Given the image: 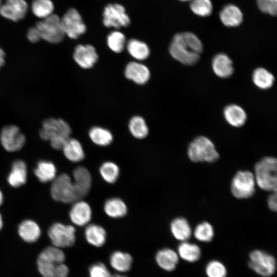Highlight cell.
<instances>
[{"label": "cell", "instance_id": "1", "mask_svg": "<svg viewBox=\"0 0 277 277\" xmlns=\"http://www.w3.org/2000/svg\"><path fill=\"white\" fill-rule=\"evenodd\" d=\"M169 51L171 56L177 62L185 66H192L199 62L203 51V45L193 33L181 32L173 37Z\"/></svg>", "mask_w": 277, "mask_h": 277}, {"label": "cell", "instance_id": "2", "mask_svg": "<svg viewBox=\"0 0 277 277\" xmlns=\"http://www.w3.org/2000/svg\"><path fill=\"white\" fill-rule=\"evenodd\" d=\"M62 249L54 246L46 248L38 255L37 268L43 277H68L69 269L64 262Z\"/></svg>", "mask_w": 277, "mask_h": 277}, {"label": "cell", "instance_id": "3", "mask_svg": "<svg viewBox=\"0 0 277 277\" xmlns=\"http://www.w3.org/2000/svg\"><path fill=\"white\" fill-rule=\"evenodd\" d=\"M71 132L70 127L65 121L50 118L43 122L39 135L42 140L49 141L52 148L61 150L70 138Z\"/></svg>", "mask_w": 277, "mask_h": 277}, {"label": "cell", "instance_id": "4", "mask_svg": "<svg viewBox=\"0 0 277 277\" xmlns=\"http://www.w3.org/2000/svg\"><path fill=\"white\" fill-rule=\"evenodd\" d=\"M255 182L262 189L276 191L277 161L271 156L264 157L254 166Z\"/></svg>", "mask_w": 277, "mask_h": 277}, {"label": "cell", "instance_id": "5", "mask_svg": "<svg viewBox=\"0 0 277 277\" xmlns=\"http://www.w3.org/2000/svg\"><path fill=\"white\" fill-rule=\"evenodd\" d=\"M187 155L189 159L195 163H212L219 158V154L213 142L203 135L197 136L189 144Z\"/></svg>", "mask_w": 277, "mask_h": 277}, {"label": "cell", "instance_id": "6", "mask_svg": "<svg viewBox=\"0 0 277 277\" xmlns=\"http://www.w3.org/2000/svg\"><path fill=\"white\" fill-rule=\"evenodd\" d=\"M51 195L56 201L72 203L80 200L77 192L70 176L62 173L52 181Z\"/></svg>", "mask_w": 277, "mask_h": 277}, {"label": "cell", "instance_id": "7", "mask_svg": "<svg viewBox=\"0 0 277 277\" xmlns=\"http://www.w3.org/2000/svg\"><path fill=\"white\" fill-rule=\"evenodd\" d=\"M249 258V267L258 275L263 277H270L275 273L276 262L271 254L256 249L250 252Z\"/></svg>", "mask_w": 277, "mask_h": 277}, {"label": "cell", "instance_id": "8", "mask_svg": "<svg viewBox=\"0 0 277 277\" xmlns=\"http://www.w3.org/2000/svg\"><path fill=\"white\" fill-rule=\"evenodd\" d=\"M40 32L42 39L52 44L62 42L65 34L63 31L61 18L55 14L39 21L35 25Z\"/></svg>", "mask_w": 277, "mask_h": 277}, {"label": "cell", "instance_id": "9", "mask_svg": "<svg viewBox=\"0 0 277 277\" xmlns=\"http://www.w3.org/2000/svg\"><path fill=\"white\" fill-rule=\"evenodd\" d=\"M255 183L254 174L251 172L238 171L231 181V192L238 199L249 198L255 192Z\"/></svg>", "mask_w": 277, "mask_h": 277}, {"label": "cell", "instance_id": "10", "mask_svg": "<svg viewBox=\"0 0 277 277\" xmlns=\"http://www.w3.org/2000/svg\"><path fill=\"white\" fill-rule=\"evenodd\" d=\"M52 245L61 249L72 246L75 242V229L70 225L55 223L48 229Z\"/></svg>", "mask_w": 277, "mask_h": 277}, {"label": "cell", "instance_id": "11", "mask_svg": "<svg viewBox=\"0 0 277 277\" xmlns=\"http://www.w3.org/2000/svg\"><path fill=\"white\" fill-rule=\"evenodd\" d=\"M61 22L65 35L71 39H76L86 32L82 18L74 8L69 9L61 18Z\"/></svg>", "mask_w": 277, "mask_h": 277}, {"label": "cell", "instance_id": "12", "mask_svg": "<svg viewBox=\"0 0 277 277\" xmlns=\"http://www.w3.org/2000/svg\"><path fill=\"white\" fill-rule=\"evenodd\" d=\"M103 22L107 27H113L119 29L127 27L130 23L125 8L118 4H108L104 8Z\"/></svg>", "mask_w": 277, "mask_h": 277}, {"label": "cell", "instance_id": "13", "mask_svg": "<svg viewBox=\"0 0 277 277\" xmlns=\"http://www.w3.org/2000/svg\"><path fill=\"white\" fill-rule=\"evenodd\" d=\"M25 140L24 135L16 126H5L1 131V144L9 152H15L21 149L25 144Z\"/></svg>", "mask_w": 277, "mask_h": 277}, {"label": "cell", "instance_id": "14", "mask_svg": "<svg viewBox=\"0 0 277 277\" xmlns=\"http://www.w3.org/2000/svg\"><path fill=\"white\" fill-rule=\"evenodd\" d=\"M28 4L25 0H5L0 6V15L13 22H18L26 15Z\"/></svg>", "mask_w": 277, "mask_h": 277}, {"label": "cell", "instance_id": "15", "mask_svg": "<svg viewBox=\"0 0 277 277\" xmlns=\"http://www.w3.org/2000/svg\"><path fill=\"white\" fill-rule=\"evenodd\" d=\"M69 212L71 222L78 226L87 225L91 220L92 211L90 205L81 200L73 203Z\"/></svg>", "mask_w": 277, "mask_h": 277}, {"label": "cell", "instance_id": "16", "mask_svg": "<svg viewBox=\"0 0 277 277\" xmlns=\"http://www.w3.org/2000/svg\"><path fill=\"white\" fill-rule=\"evenodd\" d=\"M75 62L82 68L89 69L97 62L98 56L95 48L91 45H78L73 52Z\"/></svg>", "mask_w": 277, "mask_h": 277}, {"label": "cell", "instance_id": "17", "mask_svg": "<svg viewBox=\"0 0 277 277\" xmlns=\"http://www.w3.org/2000/svg\"><path fill=\"white\" fill-rule=\"evenodd\" d=\"M211 67L214 73L221 78H228L234 72L232 61L225 53H219L213 57Z\"/></svg>", "mask_w": 277, "mask_h": 277}, {"label": "cell", "instance_id": "18", "mask_svg": "<svg viewBox=\"0 0 277 277\" xmlns=\"http://www.w3.org/2000/svg\"><path fill=\"white\" fill-rule=\"evenodd\" d=\"M73 183L80 200L89 192L92 185V177L88 170L84 167L78 166L73 172Z\"/></svg>", "mask_w": 277, "mask_h": 277}, {"label": "cell", "instance_id": "19", "mask_svg": "<svg viewBox=\"0 0 277 277\" xmlns=\"http://www.w3.org/2000/svg\"><path fill=\"white\" fill-rule=\"evenodd\" d=\"M125 75L127 78L134 83L143 85L149 80L150 72L145 65L136 62H131L129 63L125 68Z\"/></svg>", "mask_w": 277, "mask_h": 277}, {"label": "cell", "instance_id": "20", "mask_svg": "<svg viewBox=\"0 0 277 277\" xmlns=\"http://www.w3.org/2000/svg\"><path fill=\"white\" fill-rule=\"evenodd\" d=\"M219 17L223 24L228 27L239 26L243 21V14L241 9L231 4L225 5L221 9Z\"/></svg>", "mask_w": 277, "mask_h": 277}, {"label": "cell", "instance_id": "21", "mask_svg": "<svg viewBox=\"0 0 277 277\" xmlns=\"http://www.w3.org/2000/svg\"><path fill=\"white\" fill-rule=\"evenodd\" d=\"M223 112L225 120L231 126L240 128L246 123L247 114L239 105L234 104L227 105L224 107Z\"/></svg>", "mask_w": 277, "mask_h": 277}, {"label": "cell", "instance_id": "22", "mask_svg": "<svg viewBox=\"0 0 277 277\" xmlns=\"http://www.w3.org/2000/svg\"><path fill=\"white\" fill-rule=\"evenodd\" d=\"M178 254L170 248H163L159 250L155 255V261L158 266L167 271L174 270L179 263Z\"/></svg>", "mask_w": 277, "mask_h": 277}, {"label": "cell", "instance_id": "23", "mask_svg": "<svg viewBox=\"0 0 277 277\" xmlns=\"http://www.w3.org/2000/svg\"><path fill=\"white\" fill-rule=\"evenodd\" d=\"M27 178V168L26 163L22 160L14 161L7 177L9 184L13 187H19L25 184Z\"/></svg>", "mask_w": 277, "mask_h": 277}, {"label": "cell", "instance_id": "24", "mask_svg": "<svg viewBox=\"0 0 277 277\" xmlns=\"http://www.w3.org/2000/svg\"><path fill=\"white\" fill-rule=\"evenodd\" d=\"M18 232L26 242L33 243L39 238L41 231L38 225L31 220L22 221L18 226Z\"/></svg>", "mask_w": 277, "mask_h": 277}, {"label": "cell", "instance_id": "25", "mask_svg": "<svg viewBox=\"0 0 277 277\" xmlns=\"http://www.w3.org/2000/svg\"><path fill=\"white\" fill-rule=\"evenodd\" d=\"M85 237L91 245L100 247L106 242L107 233L105 229L101 226L91 224H88L85 228Z\"/></svg>", "mask_w": 277, "mask_h": 277}, {"label": "cell", "instance_id": "26", "mask_svg": "<svg viewBox=\"0 0 277 277\" xmlns=\"http://www.w3.org/2000/svg\"><path fill=\"white\" fill-rule=\"evenodd\" d=\"M62 149L65 157L72 162H79L85 157V152L81 143L76 139L69 138Z\"/></svg>", "mask_w": 277, "mask_h": 277}, {"label": "cell", "instance_id": "27", "mask_svg": "<svg viewBox=\"0 0 277 277\" xmlns=\"http://www.w3.org/2000/svg\"><path fill=\"white\" fill-rule=\"evenodd\" d=\"M252 81L256 87L260 89L265 90L273 86L275 77L272 73L266 68L260 67L256 68L253 71Z\"/></svg>", "mask_w": 277, "mask_h": 277}, {"label": "cell", "instance_id": "28", "mask_svg": "<svg viewBox=\"0 0 277 277\" xmlns=\"http://www.w3.org/2000/svg\"><path fill=\"white\" fill-rule=\"evenodd\" d=\"M109 262L114 269L120 272H125L131 268L133 259L128 253L115 251L111 254Z\"/></svg>", "mask_w": 277, "mask_h": 277}, {"label": "cell", "instance_id": "29", "mask_svg": "<svg viewBox=\"0 0 277 277\" xmlns=\"http://www.w3.org/2000/svg\"><path fill=\"white\" fill-rule=\"evenodd\" d=\"M104 210L108 216L112 218H120L127 214V207L125 203L120 198L111 197L105 202Z\"/></svg>", "mask_w": 277, "mask_h": 277}, {"label": "cell", "instance_id": "30", "mask_svg": "<svg viewBox=\"0 0 277 277\" xmlns=\"http://www.w3.org/2000/svg\"><path fill=\"white\" fill-rule=\"evenodd\" d=\"M34 173L41 182L47 183L55 178L56 168L52 162L42 160L37 163Z\"/></svg>", "mask_w": 277, "mask_h": 277}, {"label": "cell", "instance_id": "31", "mask_svg": "<svg viewBox=\"0 0 277 277\" xmlns=\"http://www.w3.org/2000/svg\"><path fill=\"white\" fill-rule=\"evenodd\" d=\"M179 256L189 263L199 261L201 256V250L199 246L186 241L182 242L178 246Z\"/></svg>", "mask_w": 277, "mask_h": 277}, {"label": "cell", "instance_id": "32", "mask_svg": "<svg viewBox=\"0 0 277 277\" xmlns=\"http://www.w3.org/2000/svg\"><path fill=\"white\" fill-rule=\"evenodd\" d=\"M170 230L173 236L182 242L189 239L192 233L189 224L183 217H178L173 220L170 225Z\"/></svg>", "mask_w": 277, "mask_h": 277}, {"label": "cell", "instance_id": "33", "mask_svg": "<svg viewBox=\"0 0 277 277\" xmlns=\"http://www.w3.org/2000/svg\"><path fill=\"white\" fill-rule=\"evenodd\" d=\"M127 49L129 53L135 59L142 61L149 55L150 50L145 43L135 39H131L127 44Z\"/></svg>", "mask_w": 277, "mask_h": 277}, {"label": "cell", "instance_id": "34", "mask_svg": "<svg viewBox=\"0 0 277 277\" xmlns=\"http://www.w3.org/2000/svg\"><path fill=\"white\" fill-rule=\"evenodd\" d=\"M89 136L93 143L100 146H108L113 141V135L110 131L98 126L90 129Z\"/></svg>", "mask_w": 277, "mask_h": 277}, {"label": "cell", "instance_id": "35", "mask_svg": "<svg viewBox=\"0 0 277 277\" xmlns=\"http://www.w3.org/2000/svg\"><path fill=\"white\" fill-rule=\"evenodd\" d=\"M54 6L51 0H33L31 5L33 14L41 19L53 13Z\"/></svg>", "mask_w": 277, "mask_h": 277}, {"label": "cell", "instance_id": "36", "mask_svg": "<svg viewBox=\"0 0 277 277\" xmlns=\"http://www.w3.org/2000/svg\"><path fill=\"white\" fill-rule=\"evenodd\" d=\"M129 129L131 134L138 139L145 138L149 132L145 120L140 116H135L131 118L129 123Z\"/></svg>", "mask_w": 277, "mask_h": 277}, {"label": "cell", "instance_id": "37", "mask_svg": "<svg viewBox=\"0 0 277 277\" xmlns=\"http://www.w3.org/2000/svg\"><path fill=\"white\" fill-rule=\"evenodd\" d=\"M102 179L107 183L113 184L117 180L120 169L115 163L107 161L103 163L99 169Z\"/></svg>", "mask_w": 277, "mask_h": 277}, {"label": "cell", "instance_id": "38", "mask_svg": "<svg viewBox=\"0 0 277 277\" xmlns=\"http://www.w3.org/2000/svg\"><path fill=\"white\" fill-rule=\"evenodd\" d=\"M190 8L195 15L207 17L212 12L213 5L211 0H191Z\"/></svg>", "mask_w": 277, "mask_h": 277}, {"label": "cell", "instance_id": "39", "mask_svg": "<svg viewBox=\"0 0 277 277\" xmlns=\"http://www.w3.org/2000/svg\"><path fill=\"white\" fill-rule=\"evenodd\" d=\"M107 43L109 48L115 53H120L124 49L126 38L124 34L117 31H113L107 37Z\"/></svg>", "mask_w": 277, "mask_h": 277}, {"label": "cell", "instance_id": "40", "mask_svg": "<svg viewBox=\"0 0 277 277\" xmlns=\"http://www.w3.org/2000/svg\"><path fill=\"white\" fill-rule=\"evenodd\" d=\"M193 234L195 239L198 241L203 242H209L213 238V228L210 224L204 222L196 226Z\"/></svg>", "mask_w": 277, "mask_h": 277}, {"label": "cell", "instance_id": "41", "mask_svg": "<svg viewBox=\"0 0 277 277\" xmlns=\"http://www.w3.org/2000/svg\"><path fill=\"white\" fill-rule=\"evenodd\" d=\"M205 271L207 277H226L227 275L226 266L217 260L209 262L205 266Z\"/></svg>", "mask_w": 277, "mask_h": 277}, {"label": "cell", "instance_id": "42", "mask_svg": "<svg viewBox=\"0 0 277 277\" xmlns=\"http://www.w3.org/2000/svg\"><path fill=\"white\" fill-rule=\"evenodd\" d=\"M258 7L262 12L275 16L277 12V0H256Z\"/></svg>", "mask_w": 277, "mask_h": 277}, {"label": "cell", "instance_id": "43", "mask_svg": "<svg viewBox=\"0 0 277 277\" xmlns=\"http://www.w3.org/2000/svg\"><path fill=\"white\" fill-rule=\"evenodd\" d=\"M89 277H111V275L103 263L99 262L93 264L89 269Z\"/></svg>", "mask_w": 277, "mask_h": 277}, {"label": "cell", "instance_id": "44", "mask_svg": "<svg viewBox=\"0 0 277 277\" xmlns=\"http://www.w3.org/2000/svg\"><path fill=\"white\" fill-rule=\"evenodd\" d=\"M28 40L33 43H36L42 39L39 31L36 26L30 28L27 32Z\"/></svg>", "mask_w": 277, "mask_h": 277}, {"label": "cell", "instance_id": "45", "mask_svg": "<svg viewBox=\"0 0 277 277\" xmlns=\"http://www.w3.org/2000/svg\"><path fill=\"white\" fill-rule=\"evenodd\" d=\"M267 204L271 210L276 211V191L272 192V193L268 196Z\"/></svg>", "mask_w": 277, "mask_h": 277}, {"label": "cell", "instance_id": "46", "mask_svg": "<svg viewBox=\"0 0 277 277\" xmlns=\"http://www.w3.org/2000/svg\"><path fill=\"white\" fill-rule=\"evenodd\" d=\"M5 53L3 50L0 48V68L4 65Z\"/></svg>", "mask_w": 277, "mask_h": 277}, {"label": "cell", "instance_id": "47", "mask_svg": "<svg viewBox=\"0 0 277 277\" xmlns=\"http://www.w3.org/2000/svg\"><path fill=\"white\" fill-rule=\"evenodd\" d=\"M3 201V195L2 191L0 190V205L2 204Z\"/></svg>", "mask_w": 277, "mask_h": 277}, {"label": "cell", "instance_id": "48", "mask_svg": "<svg viewBox=\"0 0 277 277\" xmlns=\"http://www.w3.org/2000/svg\"><path fill=\"white\" fill-rule=\"evenodd\" d=\"M3 225V222L2 217L1 214H0V230L2 228Z\"/></svg>", "mask_w": 277, "mask_h": 277}, {"label": "cell", "instance_id": "49", "mask_svg": "<svg viewBox=\"0 0 277 277\" xmlns=\"http://www.w3.org/2000/svg\"><path fill=\"white\" fill-rule=\"evenodd\" d=\"M111 277H127V276L123 275H121V274H115L113 276L111 275Z\"/></svg>", "mask_w": 277, "mask_h": 277}, {"label": "cell", "instance_id": "50", "mask_svg": "<svg viewBox=\"0 0 277 277\" xmlns=\"http://www.w3.org/2000/svg\"><path fill=\"white\" fill-rule=\"evenodd\" d=\"M180 1H182V2H188V1H191V0H179Z\"/></svg>", "mask_w": 277, "mask_h": 277}, {"label": "cell", "instance_id": "51", "mask_svg": "<svg viewBox=\"0 0 277 277\" xmlns=\"http://www.w3.org/2000/svg\"><path fill=\"white\" fill-rule=\"evenodd\" d=\"M1 4H2L1 0H0V6H1Z\"/></svg>", "mask_w": 277, "mask_h": 277}]
</instances>
